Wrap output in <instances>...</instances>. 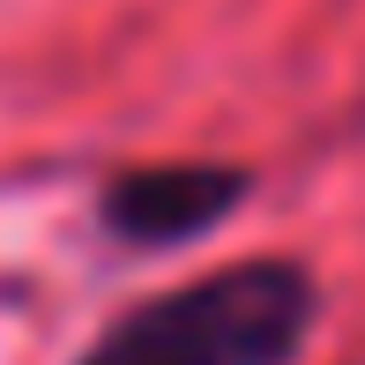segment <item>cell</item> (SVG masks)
Listing matches in <instances>:
<instances>
[{
  "instance_id": "7a4b0ae2",
  "label": "cell",
  "mask_w": 365,
  "mask_h": 365,
  "mask_svg": "<svg viewBox=\"0 0 365 365\" xmlns=\"http://www.w3.org/2000/svg\"><path fill=\"white\" fill-rule=\"evenodd\" d=\"M261 194V172L239 157H142L97 179L90 224L120 254H187L217 239Z\"/></svg>"
},
{
  "instance_id": "6da1fadb",
  "label": "cell",
  "mask_w": 365,
  "mask_h": 365,
  "mask_svg": "<svg viewBox=\"0 0 365 365\" xmlns=\"http://www.w3.org/2000/svg\"><path fill=\"white\" fill-rule=\"evenodd\" d=\"M321 328V276L298 254H239L120 306L68 365H298Z\"/></svg>"
}]
</instances>
